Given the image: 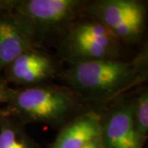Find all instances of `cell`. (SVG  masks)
I'll return each instance as SVG.
<instances>
[{"label": "cell", "instance_id": "cell-1", "mask_svg": "<svg viewBox=\"0 0 148 148\" xmlns=\"http://www.w3.org/2000/svg\"><path fill=\"white\" fill-rule=\"evenodd\" d=\"M147 74L146 47L128 61L114 58L69 64L61 73L60 78L85 103L106 104L145 82Z\"/></svg>", "mask_w": 148, "mask_h": 148}, {"label": "cell", "instance_id": "cell-2", "mask_svg": "<svg viewBox=\"0 0 148 148\" xmlns=\"http://www.w3.org/2000/svg\"><path fill=\"white\" fill-rule=\"evenodd\" d=\"M3 110L25 125L40 123L59 129L87 110L86 103L68 86L45 83L11 87Z\"/></svg>", "mask_w": 148, "mask_h": 148}, {"label": "cell", "instance_id": "cell-3", "mask_svg": "<svg viewBox=\"0 0 148 148\" xmlns=\"http://www.w3.org/2000/svg\"><path fill=\"white\" fill-rule=\"evenodd\" d=\"M122 43L104 25L91 18L77 19L58 40V55L69 64L119 58Z\"/></svg>", "mask_w": 148, "mask_h": 148}, {"label": "cell", "instance_id": "cell-4", "mask_svg": "<svg viewBox=\"0 0 148 148\" xmlns=\"http://www.w3.org/2000/svg\"><path fill=\"white\" fill-rule=\"evenodd\" d=\"M88 1L84 0H18L13 12L26 26L34 41L39 43L61 36L82 16Z\"/></svg>", "mask_w": 148, "mask_h": 148}, {"label": "cell", "instance_id": "cell-5", "mask_svg": "<svg viewBox=\"0 0 148 148\" xmlns=\"http://www.w3.org/2000/svg\"><path fill=\"white\" fill-rule=\"evenodd\" d=\"M82 16L99 21L122 44L132 45L143 39L147 8L139 0H95L87 2Z\"/></svg>", "mask_w": 148, "mask_h": 148}, {"label": "cell", "instance_id": "cell-6", "mask_svg": "<svg viewBox=\"0 0 148 148\" xmlns=\"http://www.w3.org/2000/svg\"><path fill=\"white\" fill-rule=\"evenodd\" d=\"M101 126L105 148H144L133 119V96L123 95L101 112Z\"/></svg>", "mask_w": 148, "mask_h": 148}, {"label": "cell", "instance_id": "cell-7", "mask_svg": "<svg viewBox=\"0 0 148 148\" xmlns=\"http://www.w3.org/2000/svg\"><path fill=\"white\" fill-rule=\"evenodd\" d=\"M56 60L37 47L27 50L3 70V78L7 84L29 87L45 84L58 73Z\"/></svg>", "mask_w": 148, "mask_h": 148}, {"label": "cell", "instance_id": "cell-8", "mask_svg": "<svg viewBox=\"0 0 148 148\" xmlns=\"http://www.w3.org/2000/svg\"><path fill=\"white\" fill-rule=\"evenodd\" d=\"M101 120V112L87 110L61 127L49 148H105Z\"/></svg>", "mask_w": 148, "mask_h": 148}, {"label": "cell", "instance_id": "cell-9", "mask_svg": "<svg viewBox=\"0 0 148 148\" xmlns=\"http://www.w3.org/2000/svg\"><path fill=\"white\" fill-rule=\"evenodd\" d=\"M37 47L31 33L13 12L0 13V72L21 53Z\"/></svg>", "mask_w": 148, "mask_h": 148}, {"label": "cell", "instance_id": "cell-10", "mask_svg": "<svg viewBox=\"0 0 148 148\" xmlns=\"http://www.w3.org/2000/svg\"><path fill=\"white\" fill-rule=\"evenodd\" d=\"M0 148L42 147L27 132L24 123L2 109L0 111Z\"/></svg>", "mask_w": 148, "mask_h": 148}, {"label": "cell", "instance_id": "cell-11", "mask_svg": "<svg viewBox=\"0 0 148 148\" xmlns=\"http://www.w3.org/2000/svg\"><path fill=\"white\" fill-rule=\"evenodd\" d=\"M133 119L141 138L147 141L148 134V90L143 88L133 96Z\"/></svg>", "mask_w": 148, "mask_h": 148}, {"label": "cell", "instance_id": "cell-12", "mask_svg": "<svg viewBox=\"0 0 148 148\" xmlns=\"http://www.w3.org/2000/svg\"><path fill=\"white\" fill-rule=\"evenodd\" d=\"M10 86L7 84L5 81L2 77V73L0 72V111L5 106L8 101L9 91H10Z\"/></svg>", "mask_w": 148, "mask_h": 148}, {"label": "cell", "instance_id": "cell-13", "mask_svg": "<svg viewBox=\"0 0 148 148\" xmlns=\"http://www.w3.org/2000/svg\"><path fill=\"white\" fill-rule=\"evenodd\" d=\"M18 0H0V13L13 12Z\"/></svg>", "mask_w": 148, "mask_h": 148}]
</instances>
